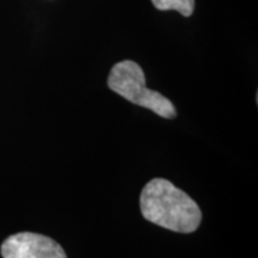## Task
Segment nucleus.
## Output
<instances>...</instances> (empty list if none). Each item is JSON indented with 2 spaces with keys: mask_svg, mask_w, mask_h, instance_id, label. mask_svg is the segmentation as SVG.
<instances>
[{
  "mask_svg": "<svg viewBox=\"0 0 258 258\" xmlns=\"http://www.w3.org/2000/svg\"><path fill=\"white\" fill-rule=\"evenodd\" d=\"M139 204L147 221L175 232H194L203 220L198 204L164 178H154L144 186Z\"/></svg>",
  "mask_w": 258,
  "mask_h": 258,
  "instance_id": "1",
  "label": "nucleus"
},
{
  "mask_svg": "<svg viewBox=\"0 0 258 258\" xmlns=\"http://www.w3.org/2000/svg\"><path fill=\"white\" fill-rule=\"evenodd\" d=\"M158 10H176L188 18L195 9V0H152Z\"/></svg>",
  "mask_w": 258,
  "mask_h": 258,
  "instance_id": "4",
  "label": "nucleus"
},
{
  "mask_svg": "<svg viewBox=\"0 0 258 258\" xmlns=\"http://www.w3.org/2000/svg\"><path fill=\"white\" fill-rule=\"evenodd\" d=\"M0 252L3 258H68L55 240L35 232L10 235L3 241Z\"/></svg>",
  "mask_w": 258,
  "mask_h": 258,
  "instance_id": "3",
  "label": "nucleus"
},
{
  "mask_svg": "<svg viewBox=\"0 0 258 258\" xmlns=\"http://www.w3.org/2000/svg\"><path fill=\"white\" fill-rule=\"evenodd\" d=\"M108 86L126 101L151 109L165 119H172L176 116L172 102L157 91L148 89L145 74L134 60H122L115 64L108 76Z\"/></svg>",
  "mask_w": 258,
  "mask_h": 258,
  "instance_id": "2",
  "label": "nucleus"
}]
</instances>
